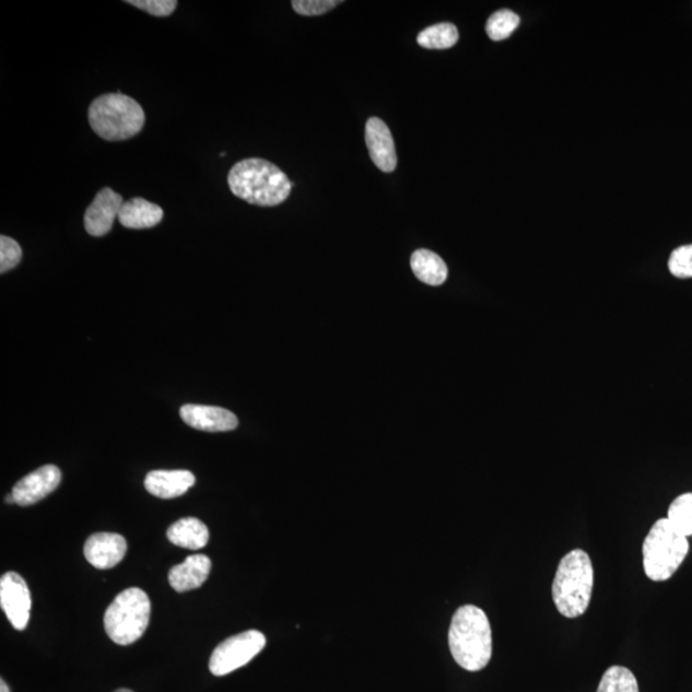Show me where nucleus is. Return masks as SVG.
<instances>
[{
	"mask_svg": "<svg viewBox=\"0 0 692 692\" xmlns=\"http://www.w3.org/2000/svg\"><path fill=\"white\" fill-rule=\"evenodd\" d=\"M449 647L457 665L470 672H479L493 656V635L488 615L479 607H460L453 615Z\"/></svg>",
	"mask_w": 692,
	"mask_h": 692,
	"instance_id": "nucleus-2",
	"label": "nucleus"
},
{
	"mask_svg": "<svg viewBox=\"0 0 692 692\" xmlns=\"http://www.w3.org/2000/svg\"><path fill=\"white\" fill-rule=\"evenodd\" d=\"M227 181L234 196L260 207L284 203L293 189L284 171L262 159L237 162L230 169Z\"/></svg>",
	"mask_w": 692,
	"mask_h": 692,
	"instance_id": "nucleus-1",
	"label": "nucleus"
},
{
	"mask_svg": "<svg viewBox=\"0 0 692 692\" xmlns=\"http://www.w3.org/2000/svg\"><path fill=\"white\" fill-rule=\"evenodd\" d=\"M180 415L186 425L207 433H227L239 425L233 412L220 407L185 404Z\"/></svg>",
	"mask_w": 692,
	"mask_h": 692,
	"instance_id": "nucleus-13",
	"label": "nucleus"
},
{
	"mask_svg": "<svg viewBox=\"0 0 692 692\" xmlns=\"http://www.w3.org/2000/svg\"><path fill=\"white\" fill-rule=\"evenodd\" d=\"M667 518L684 536H692V493L677 496L669 505Z\"/></svg>",
	"mask_w": 692,
	"mask_h": 692,
	"instance_id": "nucleus-22",
	"label": "nucleus"
},
{
	"mask_svg": "<svg viewBox=\"0 0 692 692\" xmlns=\"http://www.w3.org/2000/svg\"><path fill=\"white\" fill-rule=\"evenodd\" d=\"M163 219V210L160 206L149 202L143 198H133L121 207L118 221L126 228L144 230L157 226Z\"/></svg>",
	"mask_w": 692,
	"mask_h": 692,
	"instance_id": "nucleus-16",
	"label": "nucleus"
},
{
	"mask_svg": "<svg viewBox=\"0 0 692 692\" xmlns=\"http://www.w3.org/2000/svg\"><path fill=\"white\" fill-rule=\"evenodd\" d=\"M115 692H132V691H131V690H129V689H120V690H117V691H115Z\"/></svg>",
	"mask_w": 692,
	"mask_h": 692,
	"instance_id": "nucleus-29",
	"label": "nucleus"
},
{
	"mask_svg": "<svg viewBox=\"0 0 692 692\" xmlns=\"http://www.w3.org/2000/svg\"><path fill=\"white\" fill-rule=\"evenodd\" d=\"M151 608L148 595L138 587L118 594L104 615V628L112 642L122 646L138 642L151 621Z\"/></svg>",
	"mask_w": 692,
	"mask_h": 692,
	"instance_id": "nucleus-6",
	"label": "nucleus"
},
{
	"mask_svg": "<svg viewBox=\"0 0 692 692\" xmlns=\"http://www.w3.org/2000/svg\"><path fill=\"white\" fill-rule=\"evenodd\" d=\"M594 589V568L589 554L583 549L572 550L562 558L555 573L552 593L554 605L562 615L577 619L590 606Z\"/></svg>",
	"mask_w": 692,
	"mask_h": 692,
	"instance_id": "nucleus-3",
	"label": "nucleus"
},
{
	"mask_svg": "<svg viewBox=\"0 0 692 692\" xmlns=\"http://www.w3.org/2000/svg\"><path fill=\"white\" fill-rule=\"evenodd\" d=\"M87 117L96 136L107 141L131 139L143 130L145 124V114L140 104L120 92L94 99Z\"/></svg>",
	"mask_w": 692,
	"mask_h": 692,
	"instance_id": "nucleus-4",
	"label": "nucleus"
},
{
	"mask_svg": "<svg viewBox=\"0 0 692 692\" xmlns=\"http://www.w3.org/2000/svg\"><path fill=\"white\" fill-rule=\"evenodd\" d=\"M212 570L210 558L203 554H196L171 568L168 582L171 587L177 593L196 590L202 586Z\"/></svg>",
	"mask_w": 692,
	"mask_h": 692,
	"instance_id": "nucleus-14",
	"label": "nucleus"
},
{
	"mask_svg": "<svg viewBox=\"0 0 692 692\" xmlns=\"http://www.w3.org/2000/svg\"><path fill=\"white\" fill-rule=\"evenodd\" d=\"M196 476L190 471H152L146 474L145 489L160 499H175L195 486Z\"/></svg>",
	"mask_w": 692,
	"mask_h": 692,
	"instance_id": "nucleus-15",
	"label": "nucleus"
},
{
	"mask_svg": "<svg viewBox=\"0 0 692 692\" xmlns=\"http://www.w3.org/2000/svg\"><path fill=\"white\" fill-rule=\"evenodd\" d=\"M130 5L137 7L155 17H167L176 10V0H129Z\"/></svg>",
	"mask_w": 692,
	"mask_h": 692,
	"instance_id": "nucleus-26",
	"label": "nucleus"
},
{
	"mask_svg": "<svg viewBox=\"0 0 692 692\" xmlns=\"http://www.w3.org/2000/svg\"><path fill=\"white\" fill-rule=\"evenodd\" d=\"M5 502L9 504H13L16 503V501H14V497L12 494H10L9 496L5 497Z\"/></svg>",
	"mask_w": 692,
	"mask_h": 692,
	"instance_id": "nucleus-28",
	"label": "nucleus"
},
{
	"mask_svg": "<svg viewBox=\"0 0 692 692\" xmlns=\"http://www.w3.org/2000/svg\"><path fill=\"white\" fill-rule=\"evenodd\" d=\"M411 267L415 278L431 286H441L448 279V267L443 258L427 249L413 253Z\"/></svg>",
	"mask_w": 692,
	"mask_h": 692,
	"instance_id": "nucleus-18",
	"label": "nucleus"
},
{
	"mask_svg": "<svg viewBox=\"0 0 692 692\" xmlns=\"http://www.w3.org/2000/svg\"><path fill=\"white\" fill-rule=\"evenodd\" d=\"M520 19L518 14L509 10H501L491 14L486 24V33L491 40L502 42L516 32Z\"/></svg>",
	"mask_w": 692,
	"mask_h": 692,
	"instance_id": "nucleus-21",
	"label": "nucleus"
},
{
	"mask_svg": "<svg viewBox=\"0 0 692 692\" xmlns=\"http://www.w3.org/2000/svg\"><path fill=\"white\" fill-rule=\"evenodd\" d=\"M22 259V249L12 237L0 236V273H5L17 267Z\"/></svg>",
	"mask_w": 692,
	"mask_h": 692,
	"instance_id": "nucleus-24",
	"label": "nucleus"
},
{
	"mask_svg": "<svg viewBox=\"0 0 692 692\" xmlns=\"http://www.w3.org/2000/svg\"><path fill=\"white\" fill-rule=\"evenodd\" d=\"M0 692H11L4 680L0 681Z\"/></svg>",
	"mask_w": 692,
	"mask_h": 692,
	"instance_id": "nucleus-27",
	"label": "nucleus"
},
{
	"mask_svg": "<svg viewBox=\"0 0 692 692\" xmlns=\"http://www.w3.org/2000/svg\"><path fill=\"white\" fill-rule=\"evenodd\" d=\"M124 198L110 188L102 189L87 207L84 225L89 235L101 237L107 235L120 214Z\"/></svg>",
	"mask_w": 692,
	"mask_h": 692,
	"instance_id": "nucleus-10",
	"label": "nucleus"
},
{
	"mask_svg": "<svg viewBox=\"0 0 692 692\" xmlns=\"http://www.w3.org/2000/svg\"><path fill=\"white\" fill-rule=\"evenodd\" d=\"M366 144L372 162L383 173L389 174L398 166L396 143L391 131L383 120L371 117L366 125Z\"/></svg>",
	"mask_w": 692,
	"mask_h": 692,
	"instance_id": "nucleus-11",
	"label": "nucleus"
},
{
	"mask_svg": "<svg viewBox=\"0 0 692 692\" xmlns=\"http://www.w3.org/2000/svg\"><path fill=\"white\" fill-rule=\"evenodd\" d=\"M167 538L174 546L200 550L210 541V530L198 518H183L168 528Z\"/></svg>",
	"mask_w": 692,
	"mask_h": 692,
	"instance_id": "nucleus-17",
	"label": "nucleus"
},
{
	"mask_svg": "<svg viewBox=\"0 0 692 692\" xmlns=\"http://www.w3.org/2000/svg\"><path fill=\"white\" fill-rule=\"evenodd\" d=\"M266 637L262 632L250 630L228 637L215 647L210 660V671L218 677L226 676L248 665L265 649Z\"/></svg>",
	"mask_w": 692,
	"mask_h": 692,
	"instance_id": "nucleus-7",
	"label": "nucleus"
},
{
	"mask_svg": "<svg viewBox=\"0 0 692 692\" xmlns=\"http://www.w3.org/2000/svg\"><path fill=\"white\" fill-rule=\"evenodd\" d=\"M669 271L675 278L691 279L692 278V244L683 245V247L673 250L668 262Z\"/></svg>",
	"mask_w": 692,
	"mask_h": 692,
	"instance_id": "nucleus-23",
	"label": "nucleus"
},
{
	"mask_svg": "<svg viewBox=\"0 0 692 692\" xmlns=\"http://www.w3.org/2000/svg\"><path fill=\"white\" fill-rule=\"evenodd\" d=\"M458 40V28L448 22L430 26L417 36V42L426 49H449L456 46Z\"/></svg>",
	"mask_w": 692,
	"mask_h": 692,
	"instance_id": "nucleus-19",
	"label": "nucleus"
},
{
	"mask_svg": "<svg viewBox=\"0 0 692 692\" xmlns=\"http://www.w3.org/2000/svg\"><path fill=\"white\" fill-rule=\"evenodd\" d=\"M126 552L128 542L118 533H94L85 542L84 554L86 561L98 570H109L120 563Z\"/></svg>",
	"mask_w": 692,
	"mask_h": 692,
	"instance_id": "nucleus-12",
	"label": "nucleus"
},
{
	"mask_svg": "<svg viewBox=\"0 0 692 692\" xmlns=\"http://www.w3.org/2000/svg\"><path fill=\"white\" fill-rule=\"evenodd\" d=\"M688 536L668 518H660L650 528L643 544L644 570L652 582L671 578L689 553Z\"/></svg>",
	"mask_w": 692,
	"mask_h": 692,
	"instance_id": "nucleus-5",
	"label": "nucleus"
},
{
	"mask_svg": "<svg viewBox=\"0 0 692 692\" xmlns=\"http://www.w3.org/2000/svg\"><path fill=\"white\" fill-rule=\"evenodd\" d=\"M598 692H640L634 673L626 667L613 666L602 675Z\"/></svg>",
	"mask_w": 692,
	"mask_h": 692,
	"instance_id": "nucleus-20",
	"label": "nucleus"
},
{
	"mask_svg": "<svg viewBox=\"0 0 692 692\" xmlns=\"http://www.w3.org/2000/svg\"><path fill=\"white\" fill-rule=\"evenodd\" d=\"M0 607L14 629L24 631L27 628L32 595L19 573L9 572L0 578Z\"/></svg>",
	"mask_w": 692,
	"mask_h": 692,
	"instance_id": "nucleus-8",
	"label": "nucleus"
},
{
	"mask_svg": "<svg viewBox=\"0 0 692 692\" xmlns=\"http://www.w3.org/2000/svg\"><path fill=\"white\" fill-rule=\"evenodd\" d=\"M62 473L54 465L43 466L20 480L12 490L16 504L21 507H30L47 497L61 483Z\"/></svg>",
	"mask_w": 692,
	"mask_h": 692,
	"instance_id": "nucleus-9",
	"label": "nucleus"
},
{
	"mask_svg": "<svg viewBox=\"0 0 692 692\" xmlns=\"http://www.w3.org/2000/svg\"><path fill=\"white\" fill-rule=\"evenodd\" d=\"M340 3L338 0H294L292 5L294 11L302 16H321Z\"/></svg>",
	"mask_w": 692,
	"mask_h": 692,
	"instance_id": "nucleus-25",
	"label": "nucleus"
}]
</instances>
